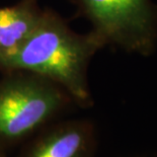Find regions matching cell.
Returning <instances> with one entry per match:
<instances>
[{
	"label": "cell",
	"mask_w": 157,
	"mask_h": 157,
	"mask_svg": "<svg viewBox=\"0 0 157 157\" xmlns=\"http://www.w3.org/2000/svg\"><path fill=\"white\" fill-rule=\"evenodd\" d=\"M103 47L93 33L76 34L57 15L44 12L29 38L0 58V66L44 77L66 90L79 105L89 106L88 67Z\"/></svg>",
	"instance_id": "obj_1"
},
{
	"label": "cell",
	"mask_w": 157,
	"mask_h": 157,
	"mask_svg": "<svg viewBox=\"0 0 157 157\" xmlns=\"http://www.w3.org/2000/svg\"><path fill=\"white\" fill-rule=\"evenodd\" d=\"M103 46L148 57L157 48V5L152 0H75Z\"/></svg>",
	"instance_id": "obj_2"
},
{
	"label": "cell",
	"mask_w": 157,
	"mask_h": 157,
	"mask_svg": "<svg viewBox=\"0 0 157 157\" xmlns=\"http://www.w3.org/2000/svg\"><path fill=\"white\" fill-rule=\"evenodd\" d=\"M63 103L61 90L54 82L39 75L4 81L0 84V145L29 134Z\"/></svg>",
	"instance_id": "obj_3"
},
{
	"label": "cell",
	"mask_w": 157,
	"mask_h": 157,
	"mask_svg": "<svg viewBox=\"0 0 157 157\" xmlns=\"http://www.w3.org/2000/svg\"><path fill=\"white\" fill-rule=\"evenodd\" d=\"M95 146L91 124L70 122L36 140L22 157H94Z\"/></svg>",
	"instance_id": "obj_4"
},
{
	"label": "cell",
	"mask_w": 157,
	"mask_h": 157,
	"mask_svg": "<svg viewBox=\"0 0 157 157\" xmlns=\"http://www.w3.org/2000/svg\"><path fill=\"white\" fill-rule=\"evenodd\" d=\"M43 13L32 0L0 8V58L13 52L29 38Z\"/></svg>",
	"instance_id": "obj_5"
},
{
	"label": "cell",
	"mask_w": 157,
	"mask_h": 157,
	"mask_svg": "<svg viewBox=\"0 0 157 157\" xmlns=\"http://www.w3.org/2000/svg\"><path fill=\"white\" fill-rule=\"evenodd\" d=\"M1 145H0V157H5V154H4V152H3V150L1 148Z\"/></svg>",
	"instance_id": "obj_6"
}]
</instances>
